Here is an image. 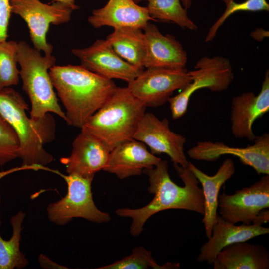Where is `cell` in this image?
<instances>
[{"label": "cell", "instance_id": "32", "mask_svg": "<svg viewBox=\"0 0 269 269\" xmlns=\"http://www.w3.org/2000/svg\"><path fill=\"white\" fill-rule=\"evenodd\" d=\"M183 7L187 10L192 5V0H180Z\"/></svg>", "mask_w": 269, "mask_h": 269}, {"label": "cell", "instance_id": "23", "mask_svg": "<svg viewBox=\"0 0 269 269\" xmlns=\"http://www.w3.org/2000/svg\"><path fill=\"white\" fill-rule=\"evenodd\" d=\"M25 216L24 212L20 211L11 217L12 235L9 240H4L0 234V269H23L28 264L25 255L20 250L22 225ZM1 224L0 220V227Z\"/></svg>", "mask_w": 269, "mask_h": 269}, {"label": "cell", "instance_id": "34", "mask_svg": "<svg viewBox=\"0 0 269 269\" xmlns=\"http://www.w3.org/2000/svg\"><path fill=\"white\" fill-rule=\"evenodd\" d=\"M0 201H1V198H0Z\"/></svg>", "mask_w": 269, "mask_h": 269}, {"label": "cell", "instance_id": "20", "mask_svg": "<svg viewBox=\"0 0 269 269\" xmlns=\"http://www.w3.org/2000/svg\"><path fill=\"white\" fill-rule=\"evenodd\" d=\"M187 168L193 173L202 187L204 198L202 223L204 225L206 236L209 238L211 235L213 226L218 215L220 190L234 174L235 165L231 159L227 158L223 162L217 172L212 176L206 174L190 162H189Z\"/></svg>", "mask_w": 269, "mask_h": 269}, {"label": "cell", "instance_id": "10", "mask_svg": "<svg viewBox=\"0 0 269 269\" xmlns=\"http://www.w3.org/2000/svg\"><path fill=\"white\" fill-rule=\"evenodd\" d=\"M218 207L220 216L229 222L258 224L260 214L269 208V175L233 194L223 192L219 195Z\"/></svg>", "mask_w": 269, "mask_h": 269}, {"label": "cell", "instance_id": "9", "mask_svg": "<svg viewBox=\"0 0 269 269\" xmlns=\"http://www.w3.org/2000/svg\"><path fill=\"white\" fill-rule=\"evenodd\" d=\"M191 81L186 67L149 68L128 83V88L146 107H158L168 102L173 92Z\"/></svg>", "mask_w": 269, "mask_h": 269}, {"label": "cell", "instance_id": "5", "mask_svg": "<svg viewBox=\"0 0 269 269\" xmlns=\"http://www.w3.org/2000/svg\"><path fill=\"white\" fill-rule=\"evenodd\" d=\"M17 59L23 89L31 103L30 118L37 121L52 112L67 122L49 74L50 68L55 64V57L51 54L42 56L40 51L21 41L18 43Z\"/></svg>", "mask_w": 269, "mask_h": 269}, {"label": "cell", "instance_id": "28", "mask_svg": "<svg viewBox=\"0 0 269 269\" xmlns=\"http://www.w3.org/2000/svg\"><path fill=\"white\" fill-rule=\"evenodd\" d=\"M19 142L11 126L0 113V165L18 157Z\"/></svg>", "mask_w": 269, "mask_h": 269}, {"label": "cell", "instance_id": "16", "mask_svg": "<svg viewBox=\"0 0 269 269\" xmlns=\"http://www.w3.org/2000/svg\"><path fill=\"white\" fill-rule=\"evenodd\" d=\"M143 30L145 45L144 67L185 68L187 54L175 37L163 35L156 25L149 22Z\"/></svg>", "mask_w": 269, "mask_h": 269}, {"label": "cell", "instance_id": "14", "mask_svg": "<svg viewBox=\"0 0 269 269\" xmlns=\"http://www.w3.org/2000/svg\"><path fill=\"white\" fill-rule=\"evenodd\" d=\"M269 111V71L267 69L258 94L247 92L232 99L230 122L234 136L253 141L256 135L253 131V125Z\"/></svg>", "mask_w": 269, "mask_h": 269}, {"label": "cell", "instance_id": "4", "mask_svg": "<svg viewBox=\"0 0 269 269\" xmlns=\"http://www.w3.org/2000/svg\"><path fill=\"white\" fill-rule=\"evenodd\" d=\"M146 107L128 87L115 91L81 128L102 141L110 151L120 143L134 139Z\"/></svg>", "mask_w": 269, "mask_h": 269}, {"label": "cell", "instance_id": "11", "mask_svg": "<svg viewBox=\"0 0 269 269\" xmlns=\"http://www.w3.org/2000/svg\"><path fill=\"white\" fill-rule=\"evenodd\" d=\"M167 118L160 120L152 113L145 112L133 138L149 146L154 155L164 153L173 164L187 168L189 161L184 152L186 138L172 131Z\"/></svg>", "mask_w": 269, "mask_h": 269}, {"label": "cell", "instance_id": "8", "mask_svg": "<svg viewBox=\"0 0 269 269\" xmlns=\"http://www.w3.org/2000/svg\"><path fill=\"white\" fill-rule=\"evenodd\" d=\"M9 0L11 12L20 16L27 23L34 48L45 54H51L53 46L46 39L50 25L68 22L72 10L56 2L49 4L40 0Z\"/></svg>", "mask_w": 269, "mask_h": 269}, {"label": "cell", "instance_id": "30", "mask_svg": "<svg viewBox=\"0 0 269 269\" xmlns=\"http://www.w3.org/2000/svg\"><path fill=\"white\" fill-rule=\"evenodd\" d=\"M38 262L41 267L43 269H67L64 266L54 262L43 254L39 256Z\"/></svg>", "mask_w": 269, "mask_h": 269}, {"label": "cell", "instance_id": "21", "mask_svg": "<svg viewBox=\"0 0 269 269\" xmlns=\"http://www.w3.org/2000/svg\"><path fill=\"white\" fill-rule=\"evenodd\" d=\"M213 265L214 269H269V253L260 244L236 242L223 248Z\"/></svg>", "mask_w": 269, "mask_h": 269}, {"label": "cell", "instance_id": "13", "mask_svg": "<svg viewBox=\"0 0 269 269\" xmlns=\"http://www.w3.org/2000/svg\"><path fill=\"white\" fill-rule=\"evenodd\" d=\"M71 51L80 59L81 65L109 79H121L129 83L143 71L121 58L106 39H98L88 47Z\"/></svg>", "mask_w": 269, "mask_h": 269}, {"label": "cell", "instance_id": "15", "mask_svg": "<svg viewBox=\"0 0 269 269\" xmlns=\"http://www.w3.org/2000/svg\"><path fill=\"white\" fill-rule=\"evenodd\" d=\"M110 152L108 147L96 137L81 131L72 143L68 157L60 159L67 173L83 177H94L103 170Z\"/></svg>", "mask_w": 269, "mask_h": 269}, {"label": "cell", "instance_id": "29", "mask_svg": "<svg viewBox=\"0 0 269 269\" xmlns=\"http://www.w3.org/2000/svg\"><path fill=\"white\" fill-rule=\"evenodd\" d=\"M11 10L9 0H0V42L6 40Z\"/></svg>", "mask_w": 269, "mask_h": 269}, {"label": "cell", "instance_id": "2", "mask_svg": "<svg viewBox=\"0 0 269 269\" xmlns=\"http://www.w3.org/2000/svg\"><path fill=\"white\" fill-rule=\"evenodd\" d=\"M49 74L66 110L67 123L81 128L112 95L114 81L82 65L52 66Z\"/></svg>", "mask_w": 269, "mask_h": 269}, {"label": "cell", "instance_id": "3", "mask_svg": "<svg viewBox=\"0 0 269 269\" xmlns=\"http://www.w3.org/2000/svg\"><path fill=\"white\" fill-rule=\"evenodd\" d=\"M28 105L15 89H0V113L11 126L19 142L18 158L27 169L50 170L45 166L53 160L43 146L54 138L55 122L48 113L44 118L33 120L26 115Z\"/></svg>", "mask_w": 269, "mask_h": 269}, {"label": "cell", "instance_id": "33", "mask_svg": "<svg viewBox=\"0 0 269 269\" xmlns=\"http://www.w3.org/2000/svg\"><path fill=\"white\" fill-rule=\"evenodd\" d=\"M15 171V169L14 168H13L6 171L0 172V179L4 176H6V175Z\"/></svg>", "mask_w": 269, "mask_h": 269}, {"label": "cell", "instance_id": "18", "mask_svg": "<svg viewBox=\"0 0 269 269\" xmlns=\"http://www.w3.org/2000/svg\"><path fill=\"white\" fill-rule=\"evenodd\" d=\"M269 233V228L258 224L236 225L217 215L211 236L201 246L198 261L213 265L218 254L225 247L236 242L247 241Z\"/></svg>", "mask_w": 269, "mask_h": 269}, {"label": "cell", "instance_id": "17", "mask_svg": "<svg viewBox=\"0 0 269 269\" xmlns=\"http://www.w3.org/2000/svg\"><path fill=\"white\" fill-rule=\"evenodd\" d=\"M161 159L149 152L144 143L132 139L110 151L103 170L122 180L141 175L144 169L154 167Z\"/></svg>", "mask_w": 269, "mask_h": 269}, {"label": "cell", "instance_id": "7", "mask_svg": "<svg viewBox=\"0 0 269 269\" xmlns=\"http://www.w3.org/2000/svg\"><path fill=\"white\" fill-rule=\"evenodd\" d=\"M191 81L168 102L173 119L183 117L188 110L189 100L198 90L208 88L213 92L227 90L234 79L232 66L229 60L222 56L203 57L189 71Z\"/></svg>", "mask_w": 269, "mask_h": 269}, {"label": "cell", "instance_id": "6", "mask_svg": "<svg viewBox=\"0 0 269 269\" xmlns=\"http://www.w3.org/2000/svg\"><path fill=\"white\" fill-rule=\"evenodd\" d=\"M65 181L67 193L60 200L47 207L50 221L64 225L74 218H82L96 223L108 222L110 215L99 210L92 198L91 184L94 177H83L75 174L65 175L57 172Z\"/></svg>", "mask_w": 269, "mask_h": 269}, {"label": "cell", "instance_id": "27", "mask_svg": "<svg viewBox=\"0 0 269 269\" xmlns=\"http://www.w3.org/2000/svg\"><path fill=\"white\" fill-rule=\"evenodd\" d=\"M222 0L226 4L225 10L209 29L205 38V42L212 41L215 37L219 28L225 20L236 12L269 11V4L266 0H246L239 3L234 2V0Z\"/></svg>", "mask_w": 269, "mask_h": 269}, {"label": "cell", "instance_id": "26", "mask_svg": "<svg viewBox=\"0 0 269 269\" xmlns=\"http://www.w3.org/2000/svg\"><path fill=\"white\" fill-rule=\"evenodd\" d=\"M18 43L13 40L0 42V89L19 83L20 72L17 68Z\"/></svg>", "mask_w": 269, "mask_h": 269}, {"label": "cell", "instance_id": "24", "mask_svg": "<svg viewBox=\"0 0 269 269\" xmlns=\"http://www.w3.org/2000/svg\"><path fill=\"white\" fill-rule=\"evenodd\" d=\"M135 3L146 0L149 15L163 22H171L183 28L197 30V26L191 20L180 0H133Z\"/></svg>", "mask_w": 269, "mask_h": 269}, {"label": "cell", "instance_id": "22", "mask_svg": "<svg viewBox=\"0 0 269 269\" xmlns=\"http://www.w3.org/2000/svg\"><path fill=\"white\" fill-rule=\"evenodd\" d=\"M142 30L131 27L115 28L106 40L121 58L144 70L145 45Z\"/></svg>", "mask_w": 269, "mask_h": 269}, {"label": "cell", "instance_id": "25", "mask_svg": "<svg viewBox=\"0 0 269 269\" xmlns=\"http://www.w3.org/2000/svg\"><path fill=\"white\" fill-rule=\"evenodd\" d=\"M170 269L180 268L179 263H167L161 266L153 258L151 252L143 247H135L132 253L115 262L98 269Z\"/></svg>", "mask_w": 269, "mask_h": 269}, {"label": "cell", "instance_id": "1", "mask_svg": "<svg viewBox=\"0 0 269 269\" xmlns=\"http://www.w3.org/2000/svg\"><path fill=\"white\" fill-rule=\"evenodd\" d=\"M173 165L184 183V186H179L172 180L169 174L168 162L161 159L154 167L143 171L148 177V190L154 195L151 201L142 208H123L116 210L118 216L132 219L130 228L132 236H139L150 217L166 210L183 209L203 215L204 198L202 189L198 186L199 181L187 167L184 168L176 164Z\"/></svg>", "mask_w": 269, "mask_h": 269}, {"label": "cell", "instance_id": "19", "mask_svg": "<svg viewBox=\"0 0 269 269\" xmlns=\"http://www.w3.org/2000/svg\"><path fill=\"white\" fill-rule=\"evenodd\" d=\"M154 20L146 7L140 6L133 0H109L103 7L94 10L88 17L95 28L111 26L115 28L131 27L143 29Z\"/></svg>", "mask_w": 269, "mask_h": 269}, {"label": "cell", "instance_id": "31", "mask_svg": "<svg viewBox=\"0 0 269 269\" xmlns=\"http://www.w3.org/2000/svg\"><path fill=\"white\" fill-rule=\"evenodd\" d=\"M56 2L60 3L68 8H70L72 11L77 10L79 7L75 4V0H50Z\"/></svg>", "mask_w": 269, "mask_h": 269}, {"label": "cell", "instance_id": "12", "mask_svg": "<svg viewBox=\"0 0 269 269\" xmlns=\"http://www.w3.org/2000/svg\"><path fill=\"white\" fill-rule=\"evenodd\" d=\"M253 141V144L246 147H231L222 142L199 141L187 154L194 160L206 161H215L221 156L231 155L253 168L258 174L269 175V133L256 136Z\"/></svg>", "mask_w": 269, "mask_h": 269}]
</instances>
